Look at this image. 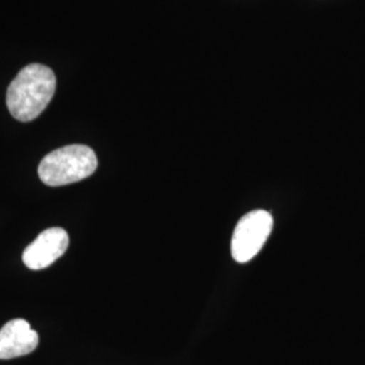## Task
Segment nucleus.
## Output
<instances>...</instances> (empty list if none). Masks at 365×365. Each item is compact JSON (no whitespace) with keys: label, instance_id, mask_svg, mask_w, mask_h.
<instances>
[{"label":"nucleus","instance_id":"1","mask_svg":"<svg viewBox=\"0 0 365 365\" xmlns=\"http://www.w3.org/2000/svg\"><path fill=\"white\" fill-rule=\"evenodd\" d=\"M56 75L42 64L25 66L7 90V107L16 120L30 122L38 118L54 96Z\"/></svg>","mask_w":365,"mask_h":365},{"label":"nucleus","instance_id":"5","mask_svg":"<svg viewBox=\"0 0 365 365\" xmlns=\"http://www.w3.org/2000/svg\"><path fill=\"white\" fill-rule=\"evenodd\" d=\"M38 342V333L31 329L26 319H13L0 329V360L30 354L36 351Z\"/></svg>","mask_w":365,"mask_h":365},{"label":"nucleus","instance_id":"2","mask_svg":"<svg viewBox=\"0 0 365 365\" xmlns=\"http://www.w3.org/2000/svg\"><path fill=\"white\" fill-rule=\"evenodd\" d=\"M98 168V157L87 145H68L42 158L38 176L49 187H61L90 178Z\"/></svg>","mask_w":365,"mask_h":365},{"label":"nucleus","instance_id":"4","mask_svg":"<svg viewBox=\"0 0 365 365\" xmlns=\"http://www.w3.org/2000/svg\"><path fill=\"white\" fill-rule=\"evenodd\" d=\"M68 245L69 235L66 230L61 227H51L43 230L25 249L22 260L29 269H45L66 253Z\"/></svg>","mask_w":365,"mask_h":365},{"label":"nucleus","instance_id":"3","mask_svg":"<svg viewBox=\"0 0 365 365\" xmlns=\"http://www.w3.org/2000/svg\"><path fill=\"white\" fill-rule=\"evenodd\" d=\"M274 218L265 210H255L244 215L232 237V256L237 262L252 260L272 233Z\"/></svg>","mask_w":365,"mask_h":365}]
</instances>
